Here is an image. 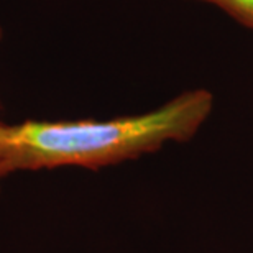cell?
Listing matches in <instances>:
<instances>
[{
  "label": "cell",
  "instance_id": "obj_4",
  "mask_svg": "<svg viewBox=\"0 0 253 253\" xmlns=\"http://www.w3.org/2000/svg\"><path fill=\"white\" fill-rule=\"evenodd\" d=\"M0 194H2V179H0Z\"/></svg>",
  "mask_w": 253,
  "mask_h": 253
},
{
  "label": "cell",
  "instance_id": "obj_2",
  "mask_svg": "<svg viewBox=\"0 0 253 253\" xmlns=\"http://www.w3.org/2000/svg\"><path fill=\"white\" fill-rule=\"evenodd\" d=\"M194 2H206L215 5L234 17L237 22L253 30V0H194Z\"/></svg>",
  "mask_w": 253,
  "mask_h": 253
},
{
  "label": "cell",
  "instance_id": "obj_3",
  "mask_svg": "<svg viewBox=\"0 0 253 253\" xmlns=\"http://www.w3.org/2000/svg\"><path fill=\"white\" fill-rule=\"evenodd\" d=\"M2 40H3V28L0 27V43H2Z\"/></svg>",
  "mask_w": 253,
  "mask_h": 253
},
{
  "label": "cell",
  "instance_id": "obj_1",
  "mask_svg": "<svg viewBox=\"0 0 253 253\" xmlns=\"http://www.w3.org/2000/svg\"><path fill=\"white\" fill-rule=\"evenodd\" d=\"M212 109V92L194 89L125 117L0 122V179L22 171L100 169L136 160L192 138Z\"/></svg>",
  "mask_w": 253,
  "mask_h": 253
}]
</instances>
